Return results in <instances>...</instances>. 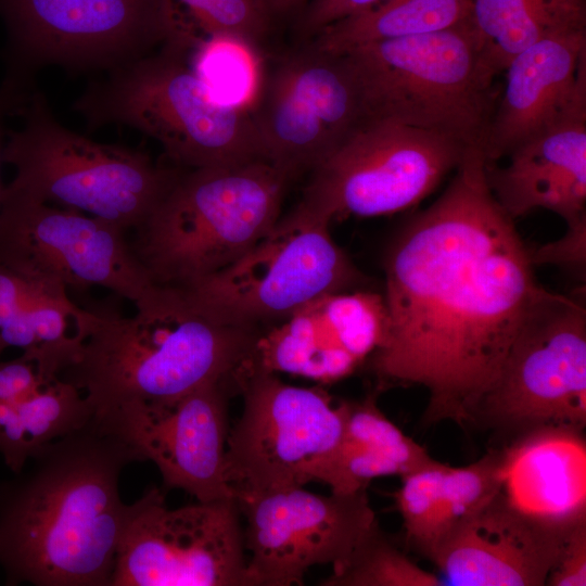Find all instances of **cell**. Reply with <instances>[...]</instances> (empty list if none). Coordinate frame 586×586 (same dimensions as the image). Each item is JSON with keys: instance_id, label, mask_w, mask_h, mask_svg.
I'll use <instances>...</instances> for the list:
<instances>
[{"instance_id": "1", "label": "cell", "mask_w": 586, "mask_h": 586, "mask_svg": "<svg viewBox=\"0 0 586 586\" xmlns=\"http://www.w3.org/2000/svg\"><path fill=\"white\" fill-rule=\"evenodd\" d=\"M470 148L444 192L385 257L387 335L371 355L381 384L420 385L423 423L471 424L519 332L550 291Z\"/></svg>"}, {"instance_id": "2", "label": "cell", "mask_w": 586, "mask_h": 586, "mask_svg": "<svg viewBox=\"0 0 586 586\" xmlns=\"http://www.w3.org/2000/svg\"><path fill=\"white\" fill-rule=\"evenodd\" d=\"M136 453L93 417L41 447L0 485L7 583L111 586L131 505L119 495Z\"/></svg>"}, {"instance_id": "3", "label": "cell", "mask_w": 586, "mask_h": 586, "mask_svg": "<svg viewBox=\"0 0 586 586\" xmlns=\"http://www.w3.org/2000/svg\"><path fill=\"white\" fill-rule=\"evenodd\" d=\"M135 306L130 317L86 309L77 326V354L59 377L85 395L93 413L168 403L209 381L233 380L259 333L218 320L176 286L157 284Z\"/></svg>"}, {"instance_id": "4", "label": "cell", "mask_w": 586, "mask_h": 586, "mask_svg": "<svg viewBox=\"0 0 586 586\" xmlns=\"http://www.w3.org/2000/svg\"><path fill=\"white\" fill-rule=\"evenodd\" d=\"M198 38L109 71L74 103L88 130L117 124L155 139L181 169L230 166L260 157L251 106L218 101L189 63Z\"/></svg>"}, {"instance_id": "5", "label": "cell", "mask_w": 586, "mask_h": 586, "mask_svg": "<svg viewBox=\"0 0 586 586\" xmlns=\"http://www.w3.org/2000/svg\"><path fill=\"white\" fill-rule=\"evenodd\" d=\"M290 178L265 160L182 169L131 247L155 284L184 288L229 266L279 220Z\"/></svg>"}, {"instance_id": "6", "label": "cell", "mask_w": 586, "mask_h": 586, "mask_svg": "<svg viewBox=\"0 0 586 586\" xmlns=\"http://www.w3.org/2000/svg\"><path fill=\"white\" fill-rule=\"evenodd\" d=\"M339 53L356 77L366 118L437 131L483 149L497 103V75L486 62L471 17L441 31Z\"/></svg>"}, {"instance_id": "7", "label": "cell", "mask_w": 586, "mask_h": 586, "mask_svg": "<svg viewBox=\"0 0 586 586\" xmlns=\"http://www.w3.org/2000/svg\"><path fill=\"white\" fill-rule=\"evenodd\" d=\"M23 127L7 130L3 163L15 168L5 192L77 211L128 231L141 226L181 168L145 152L100 143L69 130L35 89L22 107Z\"/></svg>"}, {"instance_id": "8", "label": "cell", "mask_w": 586, "mask_h": 586, "mask_svg": "<svg viewBox=\"0 0 586 586\" xmlns=\"http://www.w3.org/2000/svg\"><path fill=\"white\" fill-rule=\"evenodd\" d=\"M2 84L29 94L47 66L111 71L196 34L175 0H0Z\"/></svg>"}, {"instance_id": "9", "label": "cell", "mask_w": 586, "mask_h": 586, "mask_svg": "<svg viewBox=\"0 0 586 586\" xmlns=\"http://www.w3.org/2000/svg\"><path fill=\"white\" fill-rule=\"evenodd\" d=\"M470 148L437 131L365 118L310 170L294 209L329 224L405 211L455 171Z\"/></svg>"}, {"instance_id": "10", "label": "cell", "mask_w": 586, "mask_h": 586, "mask_svg": "<svg viewBox=\"0 0 586 586\" xmlns=\"http://www.w3.org/2000/svg\"><path fill=\"white\" fill-rule=\"evenodd\" d=\"M471 424L511 441L533 431L586 425V309L549 292L527 319Z\"/></svg>"}, {"instance_id": "11", "label": "cell", "mask_w": 586, "mask_h": 586, "mask_svg": "<svg viewBox=\"0 0 586 586\" xmlns=\"http://www.w3.org/2000/svg\"><path fill=\"white\" fill-rule=\"evenodd\" d=\"M329 225L293 209L235 262L179 289L201 310L227 323L257 328L282 319L362 278L333 241Z\"/></svg>"}, {"instance_id": "12", "label": "cell", "mask_w": 586, "mask_h": 586, "mask_svg": "<svg viewBox=\"0 0 586 586\" xmlns=\"http://www.w3.org/2000/svg\"><path fill=\"white\" fill-rule=\"evenodd\" d=\"M233 381L243 410L229 430L226 479L237 499L309 483L310 469L341 437L346 402L259 369L238 370Z\"/></svg>"}, {"instance_id": "13", "label": "cell", "mask_w": 586, "mask_h": 586, "mask_svg": "<svg viewBox=\"0 0 586 586\" xmlns=\"http://www.w3.org/2000/svg\"><path fill=\"white\" fill-rule=\"evenodd\" d=\"M126 230L77 211L5 192L0 262L47 288L110 290L135 305L156 288L126 240Z\"/></svg>"}, {"instance_id": "14", "label": "cell", "mask_w": 586, "mask_h": 586, "mask_svg": "<svg viewBox=\"0 0 586 586\" xmlns=\"http://www.w3.org/2000/svg\"><path fill=\"white\" fill-rule=\"evenodd\" d=\"M131 506L111 586H249L237 498L169 509L154 486Z\"/></svg>"}, {"instance_id": "15", "label": "cell", "mask_w": 586, "mask_h": 586, "mask_svg": "<svg viewBox=\"0 0 586 586\" xmlns=\"http://www.w3.org/2000/svg\"><path fill=\"white\" fill-rule=\"evenodd\" d=\"M251 111L262 160L290 179L311 170L366 118L345 56L310 42L262 73Z\"/></svg>"}, {"instance_id": "16", "label": "cell", "mask_w": 586, "mask_h": 586, "mask_svg": "<svg viewBox=\"0 0 586 586\" xmlns=\"http://www.w3.org/2000/svg\"><path fill=\"white\" fill-rule=\"evenodd\" d=\"M249 586L303 585L316 565H342L378 523L367 489L330 495L303 486L238 499Z\"/></svg>"}, {"instance_id": "17", "label": "cell", "mask_w": 586, "mask_h": 586, "mask_svg": "<svg viewBox=\"0 0 586 586\" xmlns=\"http://www.w3.org/2000/svg\"><path fill=\"white\" fill-rule=\"evenodd\" d=\"M230 381H209L168 403H128L94 416L139 461L156 466L164 488L182 489L196 501L237 498L226 479Z\"/></svg>"}, {"instance_id": "18", "label": "cell", "mask_w": 586, "mask_h": 586, "mask_svg": "<svg viewBox=\"0 0 586 586\" xmlns=\"http://www.w3.org/2000/svg\"><path fill=\"white\" fill-rule=\"evenodd\" d=\"M388 315L374 292L323 294L259 332L242 369L329 383L351 374L384 343Z\"/></svg>"}, {"instance_id": "19", "label": "cell", "mask_w": 586, "mask_h": 586, "mask_svg": "<svg viewBox=\"0 0 586 586\" xmlns=\"http://www.w3.org/2000/svg\"><path fill=\"white\" fill-rule=\"evenodd\" d=\"M576 525L548 523L500 489L447 535L431 561L443 585L546 586Z\"/></svg>"}, {"instance_id": "20", "label": "cell", "mask_w": 586, "mask_h": 586, "mask_svg": "<svg viewBox=\"0 0 586 586\" xmlns=\"http://www.w3.org/2000/svg\"><path fill=\"white\" fill-rule=\"evenodd\" d=\"M483 151L496 163L568 117L586 114V27L545 37L505 68Z\"/></svg>"}, {"instance_id": "21", "label": "cell", "mask_w": 586, "mask_h": 586, "mask_svg": "<svg viewBox=\"0 0 586 586\" xmlns=\"http://www.w3.org/2000/svg\"><path fill=\"white\" fill-rule=\"evenodd\" d=\"M507 157L505 166L486 162L485 175L512 219L536 208L558 214L566 226L586 219V114L565 118Z\"/></svg>"}, {"instance_id": "22", "label": "cell", "mask_w": 586, "mask_h": 586, "mask_svg": "<svg viewBox=\"0 0 586 586\" xmlns=\"http://www.w3.org/2000/svg\"><path fill=\"white\" fill-rule=\"evenodd\" d=\"M435 461L379 409L374 396H368L359 403L346 402L341 437L314 464L308 480L327 484L332 493L352 494L367 489L373 479L402 477Z\"/></svg>"}, {"instance_id": "23", "label": "cell", "mask_w": 586, "mask_h": 586, "mask_svg": "<svg viewBox=\"0 0 586 586\" xmlns=\"http://www.w3.org/2000/svg\"><path fill=\"white\" fill-rule=\"evenodd\" d=\"M471 20L487 64L501 74L522 50L550 35L586 27L585 0H473Z\"/></svg>"}, {"instance_id": "24", "label": "cell", "mask_w": 586, "mask_h": 586, "mask_svg": "<svg viewBox=\"0 0 586 586\" xmlns=\"http://www.w3.org/2000/svg\"><path fill=\"white\" fill-rule=\"evenodd\" d=\"M92 416L85 395L54 378L16 404H0V455L17 473L41 447L84 426Z\"/></svg>"}, {"instance_id": "25", "label": "cell", "mask_w": 586, "mask_h": 586, "mask_svg": "<svg viewBox=\"0 0 586 586\" xmlns=\"http://www.w3.org/2000/svg\"><path fill=\"white\" fill-rule=\"evenodd\" d=\"M473 0H380L324 27L309 42L339 53L369 42L436 33L469 20Z\"/></svg>"}, {"instance_id": "26", "label": "cell", "mask_w": 586, "mask_h": 586, "mask_svg": "<svg viewBox=\"0 0 586 586\" xmlns=\"http://www.w3.org/2000/svg\"><path fill=\"white\" fill-rule=\"evenodd\" d=\"M322 586H444L441 577L419 566L381 530L379 522L347 560L321 581Z\"/></svg>"}, {"instance_id": "27", "label": "cell", "mask_w": 586, "mask_h": 586, "mask_svg": "<svg viewBox=\"0 0 586 586\" xmlns=\"http://www.w3.org/2000/svg\"><path fill=\"white\" fill-rule=\"evenodd\" d=\"M259 54L222 37H200L189 51V63L213 95L231 105L251 106L262 69Z\"/></svg>"}, {"instance_id": "28", "label": "cell", "mask_w": 586, "mask_h": 586, "mask_svg": "<svg viewBox=\"0 0 586 586\" xmlns=\"http://www.w3.org/2000/svg\"><path fill=\"white\" fill-rule=\"evenodd\" d=\"M505 475V448L493 450L464 467H446L442 486L437 549L458 524L501 489Z\"/></svg>"}, {"instance_id": "29", "label": "cell", "mask_w": 586, "mask_h": 586, "mask_svg": "<svg viewBox=\"0 0 586 586\" xmlns=\"http://www.w3.org/2000/svg\"><path fill=\"white\" fill-rule=\"evenodd\" d=\"M446 467L435 461L403 475L400 487L393 494L403 519L406 542L430 561L438 546L441 497Z\"/></svg>"}, {"instance_id": "30", "label": "cell", "mask_w": 586, "mask_h": 586, "mask_svg": "<svg viewBox=\"0 0 586 586\" xmlns=\"http://www.w3.org/2000/svg\"><path fill=\"white\" fill-rule=\"evenodd\" d=\"M183 4L205 37L239 41L259 54L271 15L263 0H175Z\"/></svg>"}, {"instance_id": "31", "label": "cell", "mask_w": 586, "mask_h": 586, "mask_svg": "<svg viewBox=\"0 0 586 586\" xmlns=\"http://www.w3.org/2000/svg\"><path fill=\"white\" fill-rule=\"evenodd\" d=\"M586 219L568 226L565 234L556 242L530 249L534 265L555 264L578 275L584 273L586 260Z\"/></svg>"}, {"instance_id": "32", "label": "cell", "mask_w": 586, "mask_h": 586, "mask_svg": "<svg viewBox=\"0 0 586 586\" xmlns=\"http://www.w3.org/2000/svg\"><path fill=\"white\" fill-rule=\"evenodd\" d=\"M546 585H586V521L578 523L568 535Z\"/></svg>"}, {"instance_id": "33", "label": "cell", "mask_w": 586, "mask_h": 586, "mask_svg": "<svg viewBox=\"0 0 586 586\" xmlns=\"http://www.w3.org/2000/svg\"><path fill=\"white\" fill-rule=\"evenodd\" d=\"M58 377L44 375L35 361L21 356L0 361V404H16Z\"/></svg>"}, {"instance_id": "34", "label": "cell", "mask_w": 586, "mask_h": 586, "mask_svg": "<svg viewBox=\"0 0 586 586\" xmlns=\"http://www.w3.org/2000/svg\"><path fill=\"white\" fill-rule=\"evenodd\" d=\"M380 0H309L297 20V31L313 38L324 27L359 13Z\"/></svg>"}, {"instance_id": "35", "label": "cell", "mask_w": 586, "mask_h": 586, "mask_svg": "<svg viewBox=\"0 0 586 586\" xmlns=\"http://www.w3.org/2000/svg\"><path fill=\"white\" fill-rule=\"evenodd\" d=\"M41 285L0 262V332Z\"/></svg>"}, {"instance_id": "36", "label": "cell", "mask_w": 586, "mask_h": 586, "mask_svg": "<svg viewBox=\"0 0 586 586\" xmlns=\"http://www.w3.org/2000/svg\"><path fill=\"white\" fill-rule=\"evenodd\" d=\"M30 94H24L0 84V212L3 203L5 186L1 180V164L3 163V139L7 136L4 119L7 116L18 115Z\"/></svg>"}, {"instance_id": "37", "label": "cell", "mask_w": 586, "mask_h": 586, "mask_svg": "<svg viewBox=\"0 0 586 586\" xmlns=\"http://www.w3.org/2000/svg\"><path fill=\"white\" fill-rule=\"evenodd\" d=\"M271 16L283 13L298 7L306 0H263Z\"/></svg>"}]
</instances>
